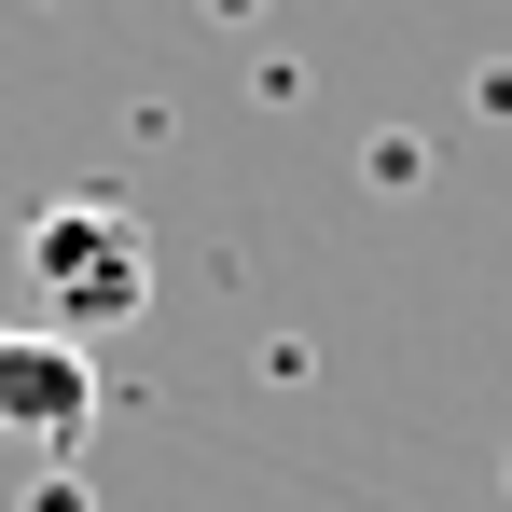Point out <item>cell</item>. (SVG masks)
<instances>
[{
    "mask_svg": "<svg viewBox=\"0 0 512 512\" xmlns=\"http://www.w3.org/2000/svg\"><path fill=\"white\" fill-rule=\"evenodd\" d=\"M28 291H42V319L84 346V333H125L139 305H153V236H139V208H111V194H56L42 222H28Z\"/></svg>",
    "mask_w": 512,
    "mask_h": 512,
    "instance_id": "obj_1",
    "label": "cell"
},
{
    "mask_svg": "<svg viewBox=\"0 0 512 512\" xmlns=\"http://www.w3.org/2000/svg\"><path fill=\"white\" fill-rule=\"evenodd\" d=\"M0 429L42 443V457H70L97 429V360L70 333H0Z\"/></svg>",
    "mask_w": 512,
    "mask_h": 512,
    "instance_id": "obj_2",
    "label": "cell"
}]
</instances>
